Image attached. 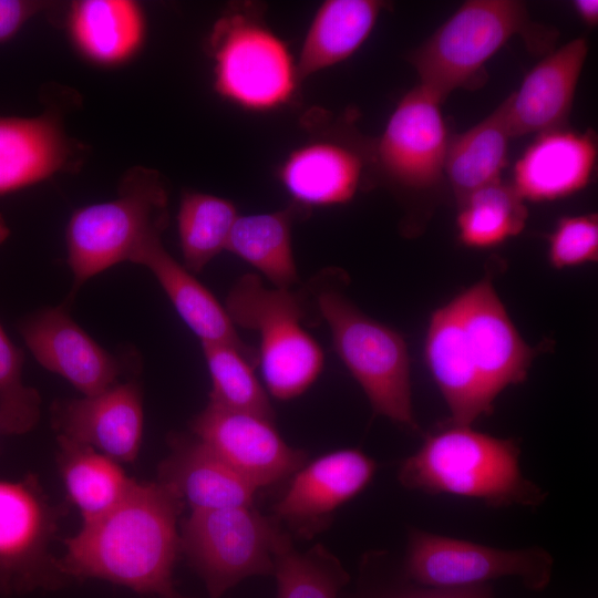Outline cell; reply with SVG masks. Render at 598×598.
I'll list each match as a JSON object with an SVG mask.
<instances>
[{
	"mask_svg": "<svg viewBox=\"0 0 598 598\" xmlns=\"http://www.w3.org/2000/svg\"><path fill=\"white\" fill-rule=\"evenodd\" d=\"M183 501L161 482L133 483L103 515L64 540L58 568L66 579H102L161 598L175 591Z\"/></svg>",
	"mask_w": 598,
	"mask_h": 598,
	"instance_id": "6da1fadb",
	"label": "cell"
},
{
	"mask_svg": "<svg viewBox=\"0 0 598 598\" xmlns=\"http://www.w3.org/2000/svg\"><path fill=\"white\" fill-rule=\"evenodd\" d=\"M519 455L513 439L452 423L427 435L400 463L398 481L411 491L478 499L493 507L539 506L547 493L523 474Z\"/></svg>",
	"mask_w": 598,
	"mask_h": 598,
	"instance_id": "7a4b0ae2",
	"label": "cell"
},
{
	"mask_svg": "<svg viewBox=\"0 0 598 598\" xmlns=\"http://www.w3.org/2000/svg\"><path fill=\"white\" fill-rule=\"evenodd\" d=\"M515 35L532 50L544 51L550 50L557 33L532 22L522 1L470 0L411 52L409 61L420 85L443 102L457 89L483 85L486 62Z\"/></svg>",
	"mask_w": 598,
	"mask_h": 598,
	"instance_id": "3957f363",
	"label": "cell"
},
{
	"mask_svg": "<svg viewBox=\"0 0 598 598\" xmlns=\"http://www.w3.org/2000/svg\"><path fill=\"white\" fill-rule=\"evenodd\" d=\"M311 289L317 312L328 324L337 354L373 411L417 432L409 353L401 334L363 313L328 274L319 276Z\"/></svg>",
	"mask_w": 598,
	"mask_h": 598,
	"instance_id": "277c9868",
	"label": "cell"
},
{
	"mask_svg": "<svg viewBox=\"0 0 598 598\" xmlns=\"http://www.w3.org/2000/svg\"><path fill=\"white\" fill-rule=\"evenodd\" d=\"M168 224V197L159 175L134 167L123 177L117 196L81 207L65 228L66 261L74 288L125 261L133 262Z\"/></svg>",
	"mask_w": 598,
	"mask_h": 598,
	"instance_id": "5b68a950",
	"label": "cell"
},
{
	"mask_svg": "<svg viewBox=\"0 0 598 598\" xmlns=\"http://www.w3.org/2000/svg\"><path fill=\"white\" fill-rule=\"evenodd\" d=\"M306 297L283 288H269L256 274L239 277L225 308L235 326L259 336L258 364L267 392L289 401L303 394L319 378L324 354L306 329Z\"/></svg>",
	"mask_w": 598,
	"mask_h": 598,
	"instance_id": "8992f818",
	"label": "cell"
},
{
	"mask_svg": "<svg viewBox=\"0 0 598 598\" xmlns=\"http://www.w3.org/2000/svg\"><path fill=\"white\" fill-rule=\"evenodd\" d=\"M214 89L224 100L252 112L281 107L300 83L286 43L255 4L229 8L208 38Z\"/></svg>",
	"mask_w": 598,
	"mask_h": 598,
	"instance_id": "52a82bcc",
	"label": "cell"
},
{
	"mask_svg": "<svg viewBox=\"0 0 598 598\" xmlns=\"http://www.w3.org/2000/svg\"><path fill=\"white\" fill-rule=\"evenodd\" d=\"M288 533L254 505L192 511L181 525V554L212 598L252 576L274 571L275 551Z\"/></svg>",
	"mask_w": 598,
	"mask_h": 598,
	"instance_id": "ba28073f",
	"label": "cell"
},
{
	"mask_svg": "<svg viewBox=\"0 0 598 598\" xmlns=\"http://www.w3.org/2000/svg\"><path fill=\"white\" fill-rule=\"evenodd\" d=\"M62 513L32 474L0 478V597L68 582L50 553Z\"/></svg>",
	"mask_w": 598,
	"mask_h": 598,
	"instance_id": "9c48e42d",
	"label": "cell"
},
{
	"mask_svg": "<svg viewBox=\"0 0 598 598\" xmlns=\"http://www.w3.org/2000/svg\"><path fill=\"white\" fill-rule=\"evenodd\" d=\"M554 559L542 547L503 549L412 528L408 533L404 573L433 588L484 585L518 578L530 590L549 585Z\"/></svg>",
	"mask_w": 598,
	"mask_h": 598,
	"instance_id": "30bf717a",
	"label": "cell"
},
{
	"mask_svg": "<svg viewBox=\"0 0 598 598\" xmlns=\"http://www.w3.org/2000/svg\"><path fill=\"white\" fill-rule=\"evenodd\" d=\"M441 103L420 84L399 101L372 150L374 164L392 184L421 190L442 179L448 138Z\"/></svg>",
	"mask_w": 598,
	"mask_h": 598,
	"instance_id": "8fae6325",
	"label": "cell"
},
{
	"mask_svg": "<svg viewBox=\"0 0 598 598\" xmlns=\"http://www.w3.org/2000/svg\"><path fill=\"white\" fill-rule=\"evenodd\" d=\"M189 426L195 437L257 491L289 480L308 462L307 452L289 445L274 420L254 413L208 402Z\"/></svg>",
	"mask_w": 598,
	"mask_h": 598,
	"instance_id": "7c38bea8",
	"label": "cell"
},
{
	"mask_svg": "<svg viewBox=\"0 0 598 598\" xmlns=\"http://www.w3.org/2000/svg\"><path fill=\"white\" fill-rule=\"evenodd\" d=\"M358 448H341L307 462L274 505V517L302 538L326 529L339 507L360 494L377 472Z\"/></svg>",
	"mask_w": 598,
	"mask_h": 598,
	"instance_id": "4fadbf2b",
	"label": "cell"
},
{
	"mask_svg": "<svg viewBox=\"0 0 598 598\" xmlns=\"http://www.w3.org/2000/svg\"><path fill=\"white\" fill-rule=\"evenodd\" d=\"M470 352L494 403L507 386L526 379L533 350L522 339L489 279L454 298Z\"/></svg>",
	"mask_w": 598,
	"mask_h": 598,
	"instance_id": "5bb4252c",
	"label": "cell"
},
{
	"mask_svg": "<svg viewBox=\"0 0 598 598\" xmlns=\"http://www.w3.org/2000/svg\"><path fill=\"white\" fill-rule=\"evenodd\" d=\"M58 436L90 446L117 463L136 460L143 437L140 385L116 382L94 395L59 401L52 410Z\"/></svg>",
	"mask_w": 598,
	"mask_h": 598,
	"instance_id": "9a60e30c",
	"label": "cell"
},
{
	"mask_svg": "<svg viewBox=\"0 0 598 598\" xmlns=\"http://www.w3.org/2000/svg\"><path fill=\"white\" fill-rule=\"evenodd\" d=\"M27 348L44 369L69 381L83 395L117 382L121 361L92 339L62 307L47 308L22 320Z\"/></svg>",
	"mask_w": 598,
	"mask_h": 598,
	"instance_id": "2e32d148",
	"label": "cell"
},
{
	"mask_svg": "<svg viewBox=\"0 0 598 598\" xmlns=\"http://www.w3.org/2000/svg\"><path fill=\"white\" fill-rule=\"evenodd\" d=\"M365 169L362 153L343 138L313 137L282 161L278 177L303 210L350 202L361 187Z\"/></svg>",
	"mask_w": 598,
	"mask_h": 598,
	"instance_id": "e0dca14e",
	"label": "cell"
},
{
	"mask_svg": "<svg viewBox=\"0 0 598 598\" xmlns=\"http://www.w3.org/2000/svg\"><path fill=\"white\" fill-rule=\"evenodd\" d=\"M588 53L585 38L551 51L525 76L504 102L512 137L560 128L571 110Z\"/></svg>",
	"mask_w": 598,
	"mask_h": 598,
	"instance_id": "ac0fdd59",
	"label": "cell"
},
{
	"mask_svg": "<svg viewBox=\"0 0 598 598\" xmlns=\"http://www.w3.org/2000/svg\"><path fill=\"white\" fill-rule=\"evenodd\" d=\"M425 360L450 410L452 423L471 425L493 411V402L471 355L454 299L431 316Z\"/></svg>",
	"mask_w": 598,
	"mask_h": 598,
	"instance_id": "d6986e66",
	"label": "cell"
},
{
	"mask_svg": "<svg viewBox=\"0 0 598 598\" xmlns=\"http://www.w3.org/2000/svg\"><path fill=\"white\" fill-rule=\"evenodd\" d=\"M75 158L72 141L52 114L0 116V196L65 172Z\"/></svg>",
	"mask_w": 598,
	"mask_h": 598,
	"instance_id": "ffe728a7",
	"label": "cell"
},
{
	"mask_svg": "<svg viewBox=\"0 0 598 598\" xmlns=\"http://www.w3.org/2000/svg\"><path fill=\"white\" fill-rule=\"evenodd\" d=\"M597 159L594 134L557 128L542 133L514 168L513 187L524 200L544 202L584 188Z\"/></svg>",
	"mask_w": 598,
	"mask_h": 598,
	"instance_id": "44dd1931",
	"label": "cell"
},
{
	"mask_svg": "<svg viewBox=\"0 0 598 598\" xmlns=\"http://www.w3.org/2000/svg\"><path fill=\"white\" fill-rule=\"evenodd\" d=\"M158 482L192 511L254 505L257 489L197 437L174 435Z\"/></svg>",
	"mask_w": 598,
	"mask_h": 598,
	"instance_id": "7402d4cb",
	"label": "cell"
},
{
	"mask_svg": "<svg viewBox=\"0 0 598 598\" xmlns=\"http://www.w3.org/2000/svg\"><path fill=\"white\" fill-rule=\"evenodd\" d=\"M66 28L75 50L89 62L113 68L142 49L146 18L132 0H80L71 3Z\"/></svg>",
	"mask_w": 598,
	"mask_h": 598,
	"instance_id": "603a6c76",
	"label": "cell"
},
{
	"mask_svg": "<svg viewBox=\"0 0 598 598\" xmlns=\"http://www.w3.org/2000/svg\"><path fill=\"white\" fill-rule=\"evenodd\" d=\"M133 264L146 267L154 275L178 316L200 343H226L256 353L238 336L225 306L171 256L162 239L146 245Z\"/></svg>",
	"mask_w": 598,
	"mask_h": 598,
	"instance_id": "cb8c5ba5",
	"label": "cell"
},
{
	"mask_svg": "<svg viewBox=\"0 0 598 598\" xmlns=\"http://www.w3.org/2000/svg\"><path fill=\"white\" fill-rule=\"evenodd\" d=\"M385 7L378 0H328L316 11L297 65L301 82L350 58L368 39Z\"/></svg>",
	"mask_w": 598,
	"mask_h": 598,
	"instance_id": "d4e9b609",
	"label": "cell"
},
{
	"mask_svg": "<svg viewBox=\"0 0 598 598\" xmlns=\"http://www.w3.org/2000/svg\"><path fill=\"white\" fill-rule=\"evenodd\" d=\"M306 213L291 204L272 213L239 215L226 250L264 275L274 287L291 289L299 281L291 229L295 219Z\"/></svg>",
	"mask_w": 598,
	"mask_h": 598,
	"instance_id": "484cf974",
	"label": "cell"
},
{
	"mask_svg": "<svg viewBox=\"0 0 598 598\" xmlns=\"http://www.w3.org/2000/svg\"><path fill=\"white\" fill-rule=\"evenodd\" d=\"M509 138L503 102L482 122L448 140L444 174L458 204L475 190L499 181Z\"/></svg>",
	"mask_w": 598,
	"mask_h": 598,
	"instance_id": "4316f807",
	"label": "cell"
},
{
	"mask_svg": "<svg viewBox=\"0 0 598 598\" xmlns=\"http://www.w3.org/2000/svg\"><path fill=\"white\" fill-rule=\"evenodd\" d=\"M58 466L68 497L83 523L116 505L131 487L120 463L96 450L58 436Z\"/></svg>",
	"mask_w": 598,
	"mask_h": 598,
	"instance_id": "83f0119b",
	"label": "cell"
},
{
	"mask_svg": "<svg viewBox=\"0 0 598 598\" xmlns=\"http://www.w3.org/2000/svg\"><path fill=\"white\" fill-rule=\"evenodd\" d=\"M239 214L235 204L216 195L184 192L177 212V231L184 267L200 272L221 251Z\"/></svg>",
	"mask_w": 598,
	"mask_h": 598,
	"instance_id": "f1b7e54d",
	"label": "cell"
},
{
	"mask_svg": "<svg viewBox=\"0 0 598 598\" xmlns=\"http://www.w3.org/2000/svg\"><path fill=\"white\" fill-rule=\"evenodd\" d=\"M210 377L209 403L275 420L268 392L255 374L256 353L226 343H202Z\"/></svg>",
	"mask_w": 598,
	"mask_h": 598,
	"instance_id": "f546056e",
	"label": "cell"
},
{
	"mask_svg": "<svg viewBox=\"0 0 598 598\" xmlns=\"http://www.w3.org/2000/svg\"><path fill=\"white\" fill-rule=\"evenodd\" d=\"M524 202L513 185L501 181L475 190L458 204L461 241L468 247L488 248L518 235L527 219Z\"/></svg>",
	"mask_w": 598,
	"mask_h": 598,
	"instance_id": "4dcf8cb0",
	"label": "cell"
},
{
	"mask_svg": "<svg viewBox=\"0 0 598 598\" xmlns=\"http://www.w3.org/2000/svg\"><path fill=\"white\" fill-rule=\"evenodd\" d=\"M277 598H338L350 576L322 545L297 550L287 534L274 556Z\"/></svg>",
	"mask_w": 598,
	"mask_h": 598,
	"instance_id": "1f68e13d",
	"label": "cell"
},
{
	"mask_svg": "<svg viewBox=\"0 0 598 598\" xmlns=\"http://www.w3.org/2000/svg\"><path fill=\"white\" fill-rule=\"evenodd\" d=\"M24 355L0 323V433L21 435L35 427L41 415L39 392L23 381Z\"/></svg>",
	"mask_w": 598,
	"mask_h": 598,
	"instance_id": "d6a6232c",
	"label": "cell"
},
{
	"mask_svg": "<svg viewBox=\"0 0 598 598\" xmlns=\"http://www.w3.org/2000/svg\"><path fill=\"white\" fill-rule=\"evenodd\" d=\"M549 260L555 268L597 261L598 218L596 214L563 217L549 238Z\"/></svg>",
	"mask_w": 598,
	"mask_h": 598,
	"instance_id": "836d02e7",
	"label": "cell"
},
{
	"mask_svg": "<svg viewBox=\"0 0 598 598\" xmlns=\"http://www.w3.org/2000/svg\"><path fill=\"white\" fill-rule=\"evenodd\" d=\"M48 7L32 0H0V43L17 35L23 25Z\"/></svg>",
	"mask_w": 598,
	"mask_h": 598,
	"instance_id": "e575fe53",
	"label": "cell"
},
{
	"mask_svg": "<svg viewBox=\"0 0 598 598\" xmlns=\"http://www.w3.org/2000/svg\"><path fill=\"white\" fill-rule=\"evenodd\" d=\"M394 598H492V592L487 586L477 585L458 588H434Z\"/></svg>",
	"mask_w": 598,
	"mask_h": 598,
	"instance_id": "d590c367",
	"label": "cell"
},
{
	"mask_svg": "<svg viewBox=\"0 0 598 598\" xmlns=\"http://www.w3.org/2000/svg\"><path fill=\"white\" fill-rule=\"evenodd\" d=\"M576 12L584 23L595 27L598 22V1L597 0H577L574 1Z\"/></svg>",
	"mask_w": 598,
	"mask_h": 598,
	"instance_id": "8d00e7d4",
	"label": "cell"
},
{
	"mask_svg": "<svg viewBox=\"0 0 598 598\" xmlns=\"http://www.w3.org/2000/svg\"><path fill=\"white\" fill-rule=\"evenodd\" d=\"M163 598H186V597L179 595V594L175 590V591H173L172 594H169V595H167V596H165V597H163Z\"/></svg>",
	"mask_w": 598,
	"mask_h": 598,
	"instance_id": "74e56055",
	"label": "cell"
}]
</instances>
